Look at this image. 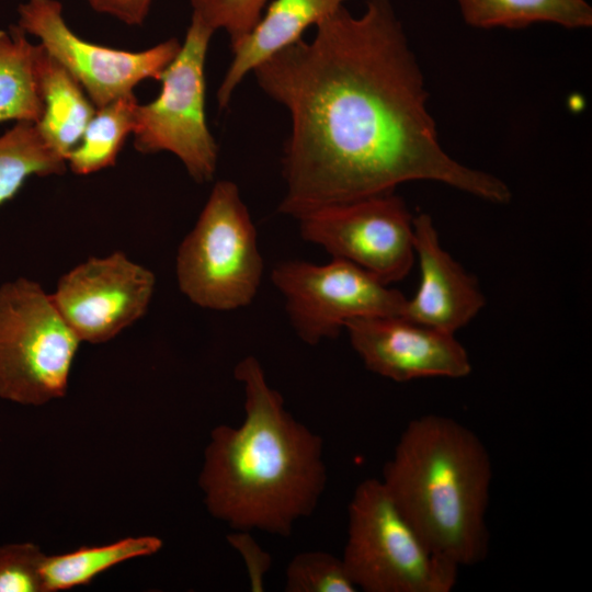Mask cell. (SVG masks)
I'll return each mask as SVG.
<instances>
[{"instance_id":"cell-1","label":"cell","mask_w":592,"mask_h":592,"mask_svg":"<svg viewBox=\"0 0 592 592\" xmlns=\"http://www.w3.org/2000/svg\"><path fill=\"white\" fill-rule=\"evenodd\" d=\"M258 86L289 112L285 195L294 218L331 204L394 192L405 182H441L479 198L511 200L499 178L453 159L426 109L428 91L392 0L344 5L260 64Z\"/></svg>"},{"instance_id":"cell-2","label":"cell","mask_w":592,"mask_h":592,"mask_svg":"<svg viewBox=\"0 0 592 592\" xmlns=\"http://www.w3.org/2000/svg\"><path fill=\"white\" fill-rule=\"evenodd\" d=\"M244 419L216 426L198 485L207 511L234 530L288 537L316 510L327 485L321 436L297 421L254 356L234 369Z\"/></svg>"},{"instance_id":"cell-3","label":"cell","mask_w":592,"mask_h":592,"mask_svg":"<svg viewBox=\"0 0 592 592\" xmlns=\"http://www.w3.org/2000/svg\"><path fill=\"white\" fill-rule=\"evenodd\" d=\"M492 475L489 452L473 430L425 414L407 424L380 480L426 546L460 568L488 555Z\"/></svg>"},{"instance_id":"cell-4","label":"cell","mask_w":592,"mask_h":592,"mask_svg":"<svg viewBox=\"0 0 592 592\" xmlns=\"http://www.w3.org/2000/svg\"><path fill=\"white\" fill-rule=\"evenodd\" d=\"M342 560L366 592H449L459 570L426 546L377 478L353 492Z\"/></svg>"},{"instance_id":"cell-5","label":"cell","mask_w":592,"mask_h":592,"mask_svg":"<svg viewBox=\"0 0 592 592\" xmlns=\"http://www.w3.org/2000/svg\"><path fill=\"white\" fill-rule=\"evenodd\" d=\"M262 274L257 230L239 189L231 181H218L179 247V287L200 307L234 310L253 300Z\"/></svg>"},{"instance_id":"cell-6","label":"cell","mask_w":592,"mask_h":592,"mask_svg":"<svg viewBox=\"0 0 592 592\" xmlns=\"http://www.w3.org/2000/svg\"><path fill=\"white\" fill-rule=\"evenodd\" d=\"M80 342L38 283L0 286L1 399L41 406L65 396Z\"/></svg>"},{"instance_id":"cell-7","label":"cell","mask_w":592,"mask_h":592,"mask_svg":"<svg viewBox=\"0 0 592 592\" xmlns=\"http://www.w3.org/2000/svg\"><path fill=\"white\" fill-rule=\"evenodd\" d=\"M214 31L191 19L174 59L161 73V90L149 103L138 104L134 147L141 153L175 155L198 183L214 178L218 146L205 115V59Z\"/></svg>"},{"instance_id":"cell-8","label":"cell","mask_w":592,"mask_h":592,"mask_svg":"<svg viewBox=\"0 0 592 592\" xmlns=\"http://www.w3.org/2000/svg\"><path fill=\"white\" fill-rule=\"evenodd\" d=\"M272 282L296 334L310 345L335 338L354 319L402 317L407 303L402 293L341 259L323 265L283 261L273 269Z\"/></svg>"},{"instance_id":"cell-9","label":"cell","mask_w":592,"mask_h":592,"mask_svg":"<svg viewBox=\"0 0 592 592\" xmlns=\"http://www.w3.org/2000/svg\"><path fill=\"white\" fill-rule=\"evenodd\" d=\"M297 219L306 241L387 285L403 280L415 260L413 216L394 192L327 205Z\"/></svg>"},{"instance_id":"cell-10","label":"cell","mask_w":592,"mask_h":592,"mask_svg":"<svg viewBox=\"0 0 592 592\" xmlns=\"http://www.w3.org/2000/svg\"><path fill=\"white\" fill-rule=\"evenodd\" d=\"M18 25L37 37L44 49L83 88L96 109L134 93L145 79L159 80L181 48L170 38L140 52L90 43L66 23L57 0H26L19 7Z\"/></svg>"},{"instance_id":"cell-11","label":"cell","mask_w":592,"mask_h":592,"mask_svg":"<svg viewBox=\"0 0 592 592\" xmlns=\"http://www.w3.org/2000/svg\"><path fill=\"white\" fill-rule=\"evenodd\" d=\"M155 284L152 272L116 251L80 263L50 295L80 341L103 343L146 314Z\"/></svg>"},{"instance_id":"cell-12","label":"cell","mask_w":592,"mask_h":592,"mask_svg":"<svg viewBox=\"0 0 592 592\" xmlns=\"http://www.w3.org/2000/svg\"><path fill=\"white\" fill-rule=\"evenodd\" d=\"M344 329L365 367L385 378H463L471 372L468 353L454 334L401 316L358 318Z\"/></svg>"},{"instance_id":"cell-13","label":"cell","mask_w":592,"mask_h":592,"mask_svg":"<svg viewBox=\"0 0 592 592\" xmlns=\"http://www.w3.org/2000/svg\"><path fill=\"white\" fill-rule=\"evenodd\" d=\"M413 244L420 283L412 298H407L402 317L455 334L486 304L478 282L443 249L428 214L413 216Z\"/></svg>"},{"instance_id":"cell-14","label":"cell","mask_w":592,"mask_h":592,"mask_svg":"<svg viewBox=\"0 0 592 592\" xmlns=\"http://www.w3.org/2000/svg\"><path fill=\"white\" fill-rule=\"evenodd\" d=\"M348 0H274L253 29L231 47L232 59L217 90L220 109L227 107L241 80L274 54L301 38Z\"/></svg>"},{"instance_id":"cell-15","label":"cell","mask_w":592,"mask_h":592,"mask_svg":"<svg viewBox=\"0 0 592 592\" xmlns=\"http://www.w3.org/2000/svg\"><path fill=\"white\" fill-rule=\"evenodd\" d=\"M38 76L43 113L36 126L46 143L67 162L96 107L79 82L42 45Z\"/></svg>"},{"instance_id":"cell-16","label":"cell","mask_w":592,"mask_h":592,"mask_svg":"<svg viewBox=\"0 0 592 592\" xmlns=\"http://www.w3.org/2000/svg\"><path fill=\"white\" fill-rule=\"evenodd\" d=\"M41 45L16 24L0 30V124H36L43 113L38 59Z\"/></svg>"},{"instance_id":"cell-17","label":"cell","mask_w":592,"mask_h":592,"mask_svg":"<svg viewBox=\"0 0 592 592\" xmlns=\"http://www.w3.org/2000/svg\"><path fill=\"white\" fill-rule=\"evenodd\" d=\"M465 22L478 29H523L554 23L566 29L592 25L587 0H457Z\"/></svg>"},{"instance_id":"cell-18","label":"cell","mask_w":592,"mask_h":592,"mask_svg":"<svg viewBox=\"0 0 592 592\" xmlns=\"http://www.w3.org/2000/svg\"><path fill=\"white\" fill-rule=\"evenodd\" d=\"M162 547L160 538L150 535L132 536L102 546L45 555L41 574L44 592H57L89 584L102 572L124 561L156 554Z\"/></svg>"},{"instance_id":"cell-19","label":"cell","mask_w":592,"mask_h":592,"mask_svg":"<svg viewBox=\"0 0 592 592\" xmlns=\"http://www.w3.org/2000/svg\"><path fill=\"white\" fill-rule=\"evenodd\" d=\"M138 104L129 93L96 109L67 158L73 173L90 174L115 163L125 139L134 132Z\"/></svg>"},{"instance_id":"cell-20","label":"cell","mask_w":592,"mask_h":592,"mask_svg":"<svg viewBox=\"0 0 592 592\" xmlns=\"http://www.w3.org/2000/svg\"><path fill=\"white\" fill-rule=\"evenodd\" d=\"M66 166L36 124L15 123L0 135V205L13 198L30 177L61 174Z\"/></svg>"},{"instance_id":"cell-21","label":"cell","mask_w":592,"mask_h":592,"mask_svg":"<svg viewBox=\"0 0 592 592\" xmlns=\"http://www.w3.org/2000/svg\"><path fill=\"white\" fill-rule=\"evenodd\" d=\"M287 592H356L342 558L326 551L295 555L285 571Z\"/></svg>"},{"instance_id":"cell-22","label":"cell","mask_w":592,"mask_h":592,"mask_svg":"<svg viewBox=\"0 0 592 592\" xmlns=\"http://www.w3.org/2000/svg\"><path fill=\"white\" fill-rule=\"evenodd\" d=\"M190 2L192 16L214 32L225 31L232 47L257 24L267 0H190Z\"/></svg>"},{"instance_id":"cell-23","label":"cell","mask_w":592,"mask_h":592,"mask_svg":"<svg viewBox=\"0 0 592 592\" xmlns=\"http://www.w3.org/2000/svg\"><path fill=\"white\" fill-rule=\"evenodd\" d=\"M44 557L33 543L0 546V592H44L41 574Z\"/></svg>"},{"instance_id":"cell-24","label":"cell","mask_w":592,"mask_h":592,"mask_svg":"<svg viewBox=\"0 0 592 592\" xmlns=\"http://www.w3.org/2000/svg\"><path fill=\"white\" fill-rule=\"evenodd\" d=\"M227 540L246 563L250 589L262 592L265 574L272 565L271 555L259 545L249 531L235 530L227 536Z\"/></svg>"},{"instance_id":"cell-25","label":"cell","mask_w":592,"mask_h":592,"mask_svg":"<svg viewBox=\"0 0 592 592\" xmlns=\"http://www.w3.org/2000/svg\"><path fill=\"white\" fill-rule=\"evenodd\" d=\"M152 0H88L100 13H106L128 25L141 24L149 11Z\"/></svg>"}]
</instances>
